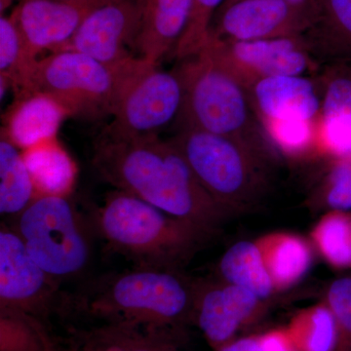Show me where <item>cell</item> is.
Masks as SVG:
<instances>
[{"instance_id": "6da1fadb", "label": "cell", "mask_w": 351, "mask_h": 351, "mask_svg": "<svg viewBox=\"0 0 351 351\" xmlns=\"http://www.w3.org/2000/svg\"><path fill=\"white\" fill-rule=\"evenodd\" d=\"M92 164L114 189L140 198L214 237L230 215L201 186L181 152L158 136L115 137L104 132Z\"/></svg>"}, {"instance_id": "7a4b0ae2", "label": "cell", "mask_w": 351, "mask_h": 351, "mask_svg": "<svg viewBox=\"0 0 351 351\" xmlns=\"http://www.w3.org/2000/svg\"><path fill=\"white\" fill-rule=\"evenodd\" d=\"M196 279L182 270L138 267L97 277L64 293L62 313L184 336L193 323Z\"/></svg>"}, {"instance_id": "3957f363", "label": "cell", "mask_w": 351, "mask_h": 351, "mask_svg": "<svg viewBox=\"0 0 351 351\" xmlns=\"http://www.w3.org/2000/svg\"><path fill=\"white\" fill-rule=\"evenodd\" d=\"M94 232L138 267L182 270L211 235L114 189L90 216Z\"/></svg>"}, {"instance_id": "277c9868", "label": "cell", "mask_w": 351, "mask_h": 351, "mask_svg": "<svg viewBox=\"0 0 351 351\" xmlns=\"http://www.w3.org/2000/svg\"><path fill=\"white\" fill-rule=\"evenodd\" d=\"M170 141L201 186L230 216L255 207L269 191L267 149L186 126Z\"/></svg>"}, {"instance_id": "5b68a950", "label": "cell", "mask_w": 351, "mask_h": 351, "mask_svg": "<svg viewBox=\"0 0 351 351\" xmlns=\"http://www.w3.org/2000/svg\"><path fill=\"white\" fill-rule=\"evenodd\" d=\"M176 71L184 89L182 126L239 138L269 151L248 90L206 48L179 61Z\"/></svg>"}, {"instance_id": "8992f818", "label": "cell", "mask_w": 351, "mask_h": 351, "mask_svg": "<svg viewBox=\"0 0 351 351\" xmlns=\"http://www.w3.org/2000/svg\"><path fill=\"white\" fill-rule=\"evenodd\" d=\"M39 267L57 282L80 276L92 255L94 230L66 196H38L19 215L17 230Z\"/></svg>"}, {"instance_id": "52a82bcc", "label": "cell", "mask_w": 351, "mask_h": 351, "mask_svg": "<svg viewBox=\"0 0 351 351\" xmlns=\"http://www.w3.org/2000/svg\"><path fill=\"white\" fill-rule=\"evenodd\" d=\"M122 66H108L76 51L53 52L34 63L20 96L47 95L71 117L101 119L112 115Z\"/></svg>"}, {"instance_id": "ba28073f", "label": "cell", "mask_w": 351, "mask_h": 351, "mask_svg": "<svg viewBox=\"0 0 351 351\" xmlns=\"http://www.w3.org/2000/svg\"><path fill=\"white\" fill-rule=\"evenodd\" d=\"M182 101L184 89L176 69L163 71L159 64L131 58L120 71L113 121L105 132L121 138L158 136L180 117Z\"/></svg>"}, {"instance_id": "9c48e42d", "label": "cell", "mask_w": 351, "mask_h": 351, "mask_svg": "<svg viewBox=\"0 0 351 351\" xmlns=\"http://www.w3.org/2000/svg\"><path fill=\"white\" fill-rule=\"evenodd\" d=\"M29 255L16 230L0 232V311L29 316L43 322L60 311L63 292Z\"/></svg>"}, {"instance_id": "30bf717a", "label": "cell", "mask_w": 351, "mask_h": 351, "mask_svg": "<svg viewBox=\"0 0 351 351\" xmlns=\"http://www.w3.org/2000/svg\"><path fill=\"white\" fill-rule=\"evenodd\" d=\"M203 48H206L247 90L265 78L304 75L318 66L302 36L232 41L209 36Z\"/></svg>"}, {"instance_id": "8fae6325", "label": "cell", "mask_w": 351, "mask_h": 351, "mask_svg": "<svg viewBox=\"0 0 351 351\" xmlns=\"http://www.w3.org/2000/svg\"><path fill=\"white\" fill-rule=\"evenodd\" d=\"M313 0L304 5L287 0H234L215 15L210 36L252 41L302 36L311 24Z\"/></svg>"}, {"instance_id": "7c38bea8", "label": "cell", "mask_w": 351, "mask_h": 351, "mask_svg": "<svg viewBox=\"0 0 351 351\" xmlns=\"http://www.w3.org/2000/svg\"><path fill=\"white\" fill-rule=\"evenodd\" d=\"M267 302L221 278L196 279L193 323L217 351L262 317Z\"/></svg>"}, {"instance_id": "4fadbf2b", "label": "cell", "mask_w": 351, "mask_h": 351, "mask_svg": "<svg viewBox=\"0 0 351 351\" xmlns=\"http://www.w3.org/2000/svg\"><path fill=\"white\" fill-rule=\"evenodd\" d=\"M108 0H20L10 17L34 61L44 51L57 52L71 40L95 9Z\"/></svg>"}, {"instance_id": "5bb4252c", "label": "cell", "mask_w": 351, "mask_h": 351, "mask_svg": "<svg viewBox=\"0 0 351 351\" xmlns=\"http://www.w3.org/2000/svg\"><path fill=\"white\" fill-rule=\"evenodd\" d=\"M138 0H108L85 19L59 51H76L110 66L131 58L137 32Z\"/></svg>"}, {"instance_id": "9a60e30c", "label": "cell", "mask_w": 351, "mask_h": 351, "mask_svg": "<svg viewBox=\"0 0 351 351\" xmlns=\"http://www.w3.org/2000/svg\"><path fill=\"white\" fill-rule=\"evenodd\" d=\"M320 77L317 154L351 159V62L327 64Z\"/></svg>"}, {"instance_id": "2e32d148", "label": "cell", "mask_w": 351, "mask_h": 351, "mask_svg": "<svg viewBox=\"0 0 351 351\" xmlns=\"http://www.w3.org/2000/svg\"><path fill=\"white\" fill-rule=\"evenodd\" d=\"M258 122L271 120L317 121L320 88L304 75H282L258 80L248 90Z\"/></svg>"}, {"instance_id": "e0dca14e", "label": "cell", "mask_w": 351, "mask_h": 351, "mask_svg": "<svg viewBox=\"0 0 351 351\" xmlns=\"http://www.w3.org/2000/svg\"><path fill=\"white\" fill-rule=\"evenodd\" d=\"M191 0H138L137 32L133 50L138 56L159 64L174 54L188 27Z\"/></svg>"}, {"instance_id": "ac0fdd59", "label": "cell", "mask_w": 351, "mask_h": 351, "mask_svg": "<svg viewBox=\"0 0 351 351\" xmlns=\"http://www.w3.org/2000/svg\"><path fill=\"white\" fill-rule=\"evenodd\" d=\"M311 24L302 38L315 61L351 62V0H313Z\"/></svg>"}, {"instance_id": "d6986e66", "label": "cell", "mask_w": 351, "mask_h": 351, "mask_svg": "<svg viewBox=\"0 0 351 351\" xmlns=\"http://www.w3.org/2000/svg\"><path fill=\"white\" fill-rule=\"evenodd\" d=\"M69 117L68 110L47 95H23L9 112L1 133L24 151L57 138L60 127Z\"/></svg>"}, {"instance_id": "ffe728a7", "label": "cell", "mask_w": 351, "mask_h": 351, "mask_svg": "<svg viewBox=\"0 0 351 351\" xmlns=\"http://www.w3.org/2000/svg\"><path fill=\"white\" fill-rule=\"evenodd\" d=\"M80 351H182L181 337L124 324H99L71 331Z\"/></svg>"}, {"instance_id": "44dd1931", "label": "cell", "mask_w": 351, "mask_h": 351, "mask_svg": "<svg viewBox=\"0 0 351 351\" xmlns=\"http://www.w3.org/2000/svg\"><path fill=\"white\" fill-rule=\"evenodd\" d=\"M257 241L276 293L292 288L311 269L314 250L311 240L295 233L276 232Z\"/></svg>"}, {"instance_id": "7402d4cb", "label": "cell", "mask_w": 351, "mask_h": 351, "mask_svg": "<svg viewBox=\"0 0 351 351\" xmlns=\"http://www.w3.org/2000/svg\"><path fill=\"white\" fill-rule=\"evenodd\" d=\"M22 154L34 182L36 197L66 196L75 186V164L57 138L39 143L24 149Z\"/></svg>"}, {"instance_id": "603a6c76", "label": "cell", "mask_w": 351, "mask_h": 351, "mask_svg": "<svg viewBox=\"0 0 351 351\" xmlns=\"http://www.w3.org/2000/svg\"><path fill=\"white\" fill-rule=\"evenodd\" d=\"M218 272L219 278L250 291L263 301L277 294L257 239L230 247L219 260Z\"/></svg>"}, {"instance_id": "cb8c5ba5", "label": "cell", "mask_w": 351, "mask_h": 351, "mask_svg": "<svg viewBox=\"0 0 351 351\" xmlns=\"http://www.w3.org/2000/svg\"><path fill=\"white\" fill-rule=\"evenodd\" d=\"M36 197L32 176L19 147L1 133L0 138V211L20 215Z\"/></svg>"}, {"instance_id": "d4e9b609", "label": "cell", "mask_w": 351, "mask_h": 351, "mask_svg": "<svg viewBox=\"0 0 351 351\" xmlns=\"http://www.w3.org/2000/svg\"><path fill=\"white\" fill-rule=\"evenodd\" d=\"M286 329L299 351H338V324L323 301L295 313Z\"/></svg>"}, {"instance_id": "484cf974", "label": "cell", "mask_w": 351, "mask_h": 351, "mask_svg": "<svg viewBox=\"0 0 351 351\" xmlns=\"http://www.w3.org/2000/svg\"><path fill=\"white\" fill-rule=\"evenodd\" d=\"M309 240L332 269H351V212L327 211L311 228Z\"/></svg>"}, {"instance_id": "4316f807", "label": "cell", "mask_w": 351, "mask_h": 351, "mask_svg": "<svg viewBox=\"0 0 351 351\" xmlns=\"http://www.w3.org/2000/svg\"><path fill=\"white\" fill-rule=\"evenodd\" d=\"M261 126L270 145L284 156L302 158L317 154V121L271 120Z\"/></svg>"}, {"instance_id": "83f0119b", "label": "cell", "mask_w": 351, "mask_h": 351, "mask_svg": "<svg viewBox=\"0 0 351 351\" xmlns=\"http://www.w3.org/2000/svg\"><path fill=\"white\" fill-rule=\"evenodd\" d=\"M38 61V60H36ZM34 61L27 49L17 25L10 16L0 17V75L2 80L22 92Z\"/></svg>"}, {"instance_id": "f1b7e54d", "label": "cell", "mask_w": 351, "mask_h": 351, "mask_svg": "<svg viewBox=\"0 0 351 351\" xmlns=\"http://www.w3.org/2000/svg\"><path fill=\"white\" fill-rule=\"evenodd\" d=\"M49 339L40 321L0 311V351H46Z\"/></svg>"}, {"instance_id": "f546056e", "label": "cell", "mask_w": 351, "mask_h": 351, "mask_svg": "<svg viewBox=\"0 0 351 351\" xmlns=\"http://www.w3.org/2000/svg\"><path fill=\"white\" fill-rule=\"evenodd\" d=\"M226 0H191L188 27L178 44L174 56L178 61L199 52L208 41L215 15Z\"/></svg>"}, {"instance_id": "4dcf8cb0", "label": "cell", "mask_w": 351, "mask_h": 351, "mask_svg": "<svg viewBox=\"0 0 351 351\" xmlns=\"http://www.w3.org/2000/svg\"><path fill=\"white\" fill-rule=\"evenodd\" d=\"M318 198L327 211L351 212V159L332 160Z\"/></svg>"}, {"instance_id": "1f68e13d", "label": "cell", "mask_w": 351, "mask_h": 351, "mask_svg": "<svg viewBox=\"0 0 351 351\" xmlns=\"http://www.w3.org/2000/svg\"><path fill=\"white\" fill-rule=\"evenodd\" d=\"M322 301L331 309L338 324V351H351V276L330 283Z\"/></svg>"}, {"instance_id": "d6a6232c", "label": "cell", "mask_w": 351, "mask_h": 351, "mask_svg": "<svg viewBox=\"0 0 351 351\" xmlns=\"http://www.w3.org/2000/svg\"><path fill=\"white\" fill-rule=\"evenodd\" d=\"M262 351H299L285 328H277L258 335Z\"/></svg>"}, {"instance_id": "836d02e7", "label": "cell", "mask_w": 351, "mask_h": 351, "mask_svg": "<svg viewBox=\"0 0 351 351\" xmlns=\"http://www.w3.org/2000/svg\"><path fill=\"white\" fill-rule=\"evenodd\" d=\"M217 351H262L258 335L232 339Z\"/></svg>"}, {"instance_id": "e575fe53", "label": "cell", "mask_w": 351, "mask_h": 351, "mask_svg": "<svg viewBox=\"0 0 351 351\" xmlns=\"http://www.w3.org/2000/svg\"><path fill=\"white\" fill-rule=\"evenodd\" d=\"M46 351H80L77 350V348H75V346H69V348H61V346H57L55 343H53V341L49 339L48 341L47 348H46Z\"/></svg>"}, {"instance_id": "d590c367", "label": "cell", "mask_w": 351, "mask_h": 351, "mask_svg": "<svg viewBox=\"0 0 351 351\" xmlns=\"http://www.w3.org/2000/svg\"><path fill=\"white\" fill-rule=\"evenodd\" d=\"M234 1V0H226L225 2ZM287 1L292 2L294 4H299V5H304V4L308 3L311 0H287Z\"/></svg>"}]
</instances>
